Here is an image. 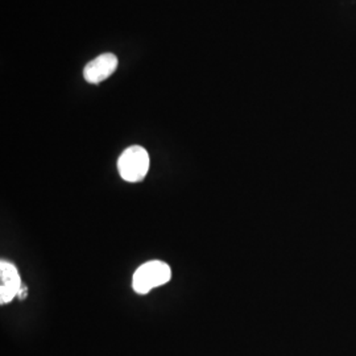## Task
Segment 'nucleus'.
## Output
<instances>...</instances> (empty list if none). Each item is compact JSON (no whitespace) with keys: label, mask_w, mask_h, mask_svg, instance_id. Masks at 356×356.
Masks as SVG:
<instances>
[{"label":"nucleus","mask_w":356,"mask_h":356,"mask_svg":"<svg viewBox=\"0 0 356 356\" xmlns=\"http://www.w3.org/2000/svg\"><path fill=\"white\" fill-rule=\"evenodd\" d=\"M172 279V270L164 261L153 260L143 264L134 275L132 286L139 294H147Z\"/></svg>","instance_id":"nucleus-1"},{"label":"nucleus","mask_w":356,"mask_h":356,"mask_svg":"<svg viewBox=\"0 0 356 356\" xmlns=\"http://www.w3.org/2000/svg\"><path fill=\"white\" fill-rule=\"evenodd\" d=\"M119 175L127 182H140L149 170V154L139 145L127 148L118 161Z\"/></svg>","instance_id":"nucleus-2"},{"label":"nucleus","mask_w":356,"mask_h":356,"mask_svg":"<svg viewBox=\"0 0 356 356\" xmlns=\"http://www.w3.org/2000/svg\"><path fill=\"white\" fill-rule=\"evenodd\" d=\"M118 57L113 53H104L90 61L83 69V76L89 83H101L111 76L118 67Z\"/></svg>","instance_id":"nucleus-3"},{"label":"nucleus","mask_w":356,"mask_h":356,"mask_svg":"<svg viewBox=\"0 0 356 356\" xmlns=\"http://www.w3.org/2000/svg\"><path fill=\"white\" fill-rule=\"evenodd\" d=\"M22 288L19 270L11 263L1 260L0 263V302H11Z\"/></svg>","instance_id":"nucleus-4"},{"label":"nucleus","mask_w":356,"mask_h":356,"mask_svg":"<svg viewBox=\"0 0 356 356\" xmlns=\"http://www.w3.org/2000/svg\"><path fill=\"white\" fill-rule=\"evenodd\" d=\"M28 294V289H26L24 285H22V288H20V291L17 293V296H19V298L20 300H24L26 298V296Z\"/></svg>","instance_id":"nucleus-5"}]
</instances>
